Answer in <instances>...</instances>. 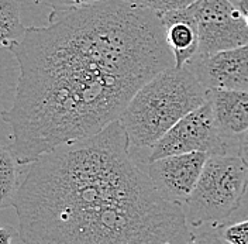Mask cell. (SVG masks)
<instances>
[{"instance_id":"obj_8","label":"cell","mask_w":248,"mask_h":244,"mask_svg":"<svg viewBox=\"0 0 248 244\" xmlns=\"http://www.w3.org/2000/svg\"><path fill=\"white\" fill-rule=\"evenodd\" d=\"M187 66L209 92H248V46L196 55Z\"/></svg>"},{"instance_id":"obj_18","label":"cell","mask_w":248,"mask_h":244,"mask_svg":"<svg viewBox=\"0 0 248 244\" xmlns=\"http://www.w3.org/2000/svg\"><path fill=\"white\" fill-rule=\"evenodd\" d=\"M16 234H18V231H16L10 226H3L0 229V244H12V240Z\"/></svg>"},{"instance_id":"obj_19","label":"cell","mask_w":248,"mask_h":244,"mask_svg":"<svg viewBox=\"0 0 248 244\" xmlns=\"http://www.w3.org/2000/svg\"><path fill=\"white\" fill-rule=\"evenodd\" d=\"M232 3H234V6L240 10V13L244 17L248 15V0H234Z\"/></svg>"},{"instance_id":"obj_5","label":"cell","mask_w":248,"mask_h":244,"mask_svg":"<svg viewBox=\"0 0 248 244\" xmlns=\"http://www.w3.org/2000/svg\"><path fill=\"white\" fill-rule=\"evenodd\" d=\"M227 140L217 127L210 100L178 122L150 150L147 164L155 160L178 154L203 153L207 155L226 154Z\"/></svg>"},{"instance_id":"obj_16","label":"cell","mask_w":248,"mask_h":244,"mask_svg":"<svg viewBox=\"0 0 248 244\" xmlns=\"http://www.w3.org/2000/svg\"><path fill=\"white\" fill-rule=\"evenodd\" d=\"M189 244H224V242L218 237L217 231H199L193 233V239Z\"/></svg>"},{"instance_id":"obj_20","label":"cell","mask_w":248,"mask_h":244,"mask_svg":"<svg viewBox=\"0 0 248 244\" xmlns=\"http://www.w3.org/2000/svg\"><path fill=\"white\" fill-rule=\"evenodd\" d=\"M246 21H247V26H248V15L246 16Z\"/></svg>"},{"instance_id":"obj_4","label":"cell","mask_w":248,"mask_h":244,"mask_svg":"<svg viewBox=\"0 0 248 244\" xmlns=\"http://www.w3.org/2000/svg\"><path fill=\"white\" fill-rule=\"evenodd\" d=\"M248 168L238 154L210 155L193 194L182 206L187 225H221L240 208L247 194Z\"/></svg>"},{"instance_id":"obj_3","label":"cell","mask_w":248,"mask_h":244,"mask_svg":"<svg viewBox=\"0 0 248 244\" xmlns=\"http://www.w3.org/2000/svg\"><path fill=\"white\" fill-rule=\"evenodd\" d=\"M207 100L209 91L187 65L158 74L136 93L120 119L131 151L151 150L176 123Z\"/></svg>"},{"instance_id":"obj_13","label":"cell","mask_w":248,"mask_h":244,"mask_svg":"<svg viewBox=\"0 0 248 244\" xmlns=\"http://www.w3.org/2000/svg\"><path fill=\"white\" fill-rule=\"evenodd\" d=\"M218 237L227 244H248V219L217 226Z\"/></svg>"},{"instance_id":"obj_14","label":"cell","mask_w":248,"mask_h":244,"mask_svg":"<svg viewBox=\"0 0 248 244\" xmlns=\"http://www.w3.org/2000/svg\"><path fill=\"white\" fill-rule=\"evenodd\" d=\"M133 4H137L140 7L150 9L156 15H164L173 10H181L192 6L198 0H128Z\"/></svg>"},{"instance_id":"obj_7","label":"cell","mask_w":248,"mask_h":244,"mask_svg":"<svg viewBox=\"0 0 248 244\" xmlns=\"http://www.w3.org/2000/svg\"><path fill=\"white\" fill-rule=\"evenodd\" d=\"M210 155L203 153L170 155L147 164V174L164 199L184 206L201 179Z\"/></svg>"},{"instance_id":"obj_6","label":"cell","mask_w":248,"mask_h":244,"mask_svg":"<svg viewBox=\"0 0 248 244\" xmlns=\"http://www.w3.org/2000/svg\"><path fill=\"white\" fill-rule=\"evenodd\" d=\"M187 10L198 27V55L248 46L246 17L232 0H198Z\"/></svg>"},{"instance_id":"obj_12","label":"cell","mask_w":248,"mask_h":244,"mask_svg":"<svg viewBox=\"0 0 248 244\" xmlns=\"http://www.w3.org/2000/svg\"><path fill=\"white\" fill-rule=\"evenodd\" d=\"M17 165H20L16 160L10 148L1 147L0 150V206L7 208L13 205L16 194L18 191L17 181L18 172Z\"/></svg>"},{"instance_id":"obj_15","label":"cell","mask_w":248,"mask_h":244,"mask_svg":"<svg viewBox=\"0 0 248 244\" xmlns=\"http://www.w3.org/2000/svg\"><path fill=\"white\" fill-rule=\"evenodd\" d=\"M40 3L49 6L55 13H63V12H74L79 9H85L89 6H94L108 0H38Z\"/></svg>"},{"instance_id":"obj_17","label":"cell","mask_w":248,"mask_h":244,"mask_svg":"<svg viewBox=\"0 0 248 244\" xmlns=\"http://www.w3.org/2000/svg\"><path fill=\"white\" fill-rule=\"evenodd\" d=\"M248 168V131L237 138V153Z\"/></svg>"},{"instance_id":"obj_21","label":"cell","mask_w":248,"mask_h":244,"mask_svg":"<svg viewBox=\"0 0 248 244\" xmlns=\"http://www.w3.org/2000/svg\"><path fill=\"white\" fill-rule=\"evenodd\" d=\"M232 1H234V0H232Z\"/></svg>"},{"instance_id":"obj_1","label":"cell","mask_w":248,"mask_h":244,"mask_svg":"<svg viewBox=\"0 0 248 244\" xmlns=\"http://www.w3.org/2000/svg\"><path fill=\"white\" fill-rule=\"evenodd\" d=\"M9 49L20 72L3 116L20 165L99 134L147 82L175 66L159 15L128 0L54 12Z\"/></svg>"},{"instance_id":"obj_2","label":"cell","mask_w":248,"mask_h":244,"mask_svg":"<svg viewBox=\"0 0 248 244\" xmlns=\"http://www.w3.org/2000/svg\"><path fill=\"white\" fill-rule=\"evenodd\" d=\"M26 244H189L181 205L164 199L131 154L120 120L31 164L13 200Z\"/></svg>"},{"instance_id":"obj_11","label":"cell","mask_w":248,"mask_h":244,"mask_svg":"<svg viewBox=\"0 0 248 244\" xmlns=\"http://www.w3.org/2000/svg\"><path fill=\"white\" fill-rule=\"evenodd\" d=\"M27 31L21 21V7L16 0H0V41L10 47L18 43Z\"/></svg>"},{"instance_id":"obj_9","label":"cell","mask_w":248,"mask_h":244,"mask_svg":"<svg viewBox=\"0 0 248 244\" xmlns=\"http://www.w3.org/2000/svg\"><path fill=\"white\" fill-rule=\"evenodd\" d=\"M215 120L226 140L240 137L248 131V92L210 91Z\"/></svg>"},{"instance_id":"obj_10","label":"cell","mask_w":248,"mask_h":244,"mask_svg":"<svg viewBox=\"0 0 248 244\" xmlns=\"http://www.w3.org/2000/svg\"><path fill=\"white\" fill-rule=\"evenodd\" d=\"M159 17L165 27L167 43L175 57V66H185L199 51V34L192 16L186 7L164 13Z\"/></svg>"}]
</instances>
